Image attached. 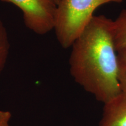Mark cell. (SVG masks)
Segmentation results:
<instances>
[{
    "mask_svg": "<svg viewBox=\"0 0 126 126\" xmlns=\"http://www.w3.org/2000/svg\"><path fill=\"white\" fill-rule=\"evenodd\" d=\"M117 51V79L121 91L126 94V46Z\"/></svg>",
    "mask_w": 126,
    "mask_h": 126,
    "instance_id": "obj_6",
    "label": "cell"
},
{
    "mask_svg": "<svg viewBox=\"0 0 126 126\" xmlns=\"http://www.w3.org/2000/svg\"><path fill=\"white\" fill-rule=\"evenodd\" d=\"M99 126H126V94L121 92L104 104Z\"/></svg>",
    "mask_w": 126,
    "mask_h": 126,
    "instance_id": "obj_4",
    "label": "cell"
},
{
    "mask_svg": "<svg viewBox=\"0 0 126 126\" xmlns=\"http://www.w3.org/2000/svg\"><path fill=\"white\" fill-rule=\"evenodd\" d=\"M54 1L55 3L57 5L58 4H59V3L60 2V0H54Z\"/></svg>",
    "mask_w": 126,
    "mask_h": 126,
    "instance_id": "obj_9",
    "label": "cell"
},
{
    "mask_svg": "<svg viewBox=\"0 0 126 126\" xmlns=\"http://www.w3.org/2000/svg\"><path fill=\"white\" fill-rule=\"evenodd\" d=\"M113 31L116 50L126 46V8L113 20Z\"/></svg>",
    "mask_w": 126,
    "mask_h": 126,
    "instance_id": "obj_5",
    "label": "cell"
},
{
    "mask_svg": "<svg viewBox=\"0 0 126 126\" xmlns=\"http://www.w3.org/2000/svg\"><path fill=\"white\" fill-rule=\"evenodd\" d=\"M22 11L26 27L36 34H45L54 29L57 5L54 0H2Z\"/></svg>",
    "mask_w": 126,
    "mask_h": 126,
    "instance_id": "obj_3",
    "label": "cell"
},
{
    "mask_svg": "<svg viewBox=\"0 0 126 126\" xmlns=\"http://www.w3.org/2000/svg\"><path fill=\"white\" fill-rule=\"evenodd\" d=\"M11 118V113L9 111L0 110V126H11L9 121Z\"/></svg>",
    "mask_w": 126,
    "mask_h": 126,
    "instance_id": "obj_8",
    "label": "cell"
},
{
    "mask_svg": "<svg viewBox=\"0 0 126 126\" xmlns=\"http://www.w3.org/2000/svg\"><path fill=\"white\" fill-rule=\"evenodd\" d=\"M123 0H60L57 5L54 30L61 47H71L94 16L96 9Z\"/></svg>",
    "mask_w": 126,
    "mask_h": 126,
    "instance_id": "obj_2",
    "label": "cell"
},
{
    "mask_svg": "<svg viewBox=\"0 0 126 126\" xmlns=\"http://www.w3.org/2000/svg\"><path fill=\"white\" fill-rule=\"evenodd\" d=\"M8 36L4 23L0 19V74L7 63L9 51Z\"/></svg>",
    "mask_w": 126,
    "mask_h": 126,
    "instance_id": "obj_7",
    "label": "cell"
},
{
    "mask_svg": "<svg viewBox=\"0 0 126 126\" xmlns=\"http://www.w3.org/2000/svg\"><path fill=\"white\" fill-rule=\"evenodd\" d=\"M71 47L70 71L77 83L104 104L122 92L113 20L94 16Z\"/></svg>",
    "mask_w": 126,
    "mask_h": 126,
    "instance_id": "obj_1",
    "label": "cell"
}]
</instances>
